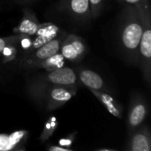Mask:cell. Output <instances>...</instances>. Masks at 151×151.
Here are the masks:
<instances>
[{
    "instance_id": "1",
    "label": "cell",
    "mask_w": 151,
    "mask_h": 151,
    "mask_svg": "<svg viewBox=\"0 0 151 151\" xmlns=\"http://www.w3.org/2000/svg\"><path fill=\"white\" fill-rule=\"evenodd\" d=\"M142 28V19L136 5H127L120 17L119 41L121 50L132 64H138V50Z\"/></svg>"
},
{
    "instance_id": "2",
    "label": "cell",
    "mask_w": 151,
    "mask_h": 151,
    "mask_svg": "<svg viewBox=\"0 0 151 151\" xmlns=\"http://www.w3.org/2000/svg\"><path fill=\"white\" fill-rule=\"evenodd\" d=\"M56 85L78 87L76 71L65 65L59 69L36 75L27 81V91L29 96L40 104L47 89Z\"/></svg>"
},
{
    "instance_id": "3",
    "label": "cell",
    "mask_w": 151,
    "mask_h": 151,
    "mask_svg": "<svg viewBox=\"0 0 151 151\" xmlns=\"http://www.w3.org/2000/svg\"><path fill=\"white\" fill-rule=\"evenodd\" d=\"M136 7L139 11L142 22V35L138 50V64L145 82L151 84V10L149 0H142Z\"/></svg>"
},
{
    "instance_id": "4",
    "label": "cell",
    "mask_w": 151,
    "mask_h": 151,
    "mask_svg": "<svg viewBox=\"0 0 151 151\" xmlns=\"http://www.w3.org/2000/svg\"><path fill=\"white\" fill-rule=\"evenodd\" d=\"M66 35L67 33L65 31L61 30L60 33L52 40L40 46L29 55L22 58L19 62V66L24 69H33L34 65L38 62L58 52L60 50L61 43Z\"/></svg>"
},
{
    "instance_id": "5",
    "label": "cell",
    "mask_w": 151,
    "mask_h": 151,
    "mask_svg": "<svg viewBox=\"0 0 151 151\" xmlns=\"http://www.w3.org/2000/svg\"><path fill=\"white\" fill-rule=\"evenodd\" d=\"M78 87L52 86L43 94L40 104L48 111H52L69 102L77 93Z\"/></svg>"
},
{
    "instance_id": "6",
    "label": "cell",
    "mask_w": 151,
    "mask_h": 151,
    "mask_svg": "<svg viewBox=\"0 0 151 151\" xmlns=\"http://www.w3.org/2000/svg\"><path fill=\"white\" fill-rule=\"evenodd\" d=\"M148 115V103L140 93L132 95L127 113V132L128 134L141 127Z\"/></svg>"
},
{
    "instance_id": "7",
    "label": "cell",
    "mask_w": 151,
    "mask_h": 151,
    "mask_svg": "<svg viewBox=\"0 0 151 151\" xmlns=\"http://www.w3.org/2000/svg\"><path fill=\"white\" fill-rule=\"evenodd\" d=\"M59 52L66 61L81 62L87 53V45L84 40L74 34H67L64 38Z\"/></svg>"
},
{
    "instance_id": "8",
    "label": "cell",
    "mask_w": 151,
    "mask_h": 151,
    "mask_svg": "<svg viewBox=\"0 0 151 151\" xmlns=\"http://www.w3.org/2000/svg\"><path fill=\"white\" fill-rule=\"evenodd\" d=\"M59 10L79 22H87L92 18L88 0H61Z\"/></svg>"
},
{
    "instance_id": "9",
    "label": "cell",
    "mask_w": 151,
    "mask_h": 151,
    "mask_svg": "<svg viewBox=\"0 0 151 151\" xmlns=\"http://www.w3.org/2000/svg\"><path fill=\"white\" fill-rule=\"evenodd\" d=\"M76 74L78 81H81V83L89 90L93 89L111 93V89L105 83L102 76L99 75L96 72L88 68L80 67L77 69Z\"/></svg>"
},
{
    "instance_id": "10",
    "label": "cell",
    "mask_w": 151,
    "mask_h": 151,
    "mask_svg": "<svg viewBox=\"0 0 151 151\" xmlns=\"http://www.w3.org/2000/svg\"><path fill=\"white\" fill-rule=\"evenodd\" d=\"M127 150L130 151H150L151 135L148 126L142 125L130 133Z\"/></svg>"
},
{
    "instance_id": "11",
    "label": "cell",
    "mask_w": 151,
    "mask_h": 151,
    "mask_svg": "<svg viewBox=\"0 0 151 151\" xmlns=\"http://www.w3.org/2000/svg\"><path fill=\"white\" fill-rule=\"evenodd\" d=\"M61 30L62 29L58 26H57L56 24H54L52 22L42 23L39 29L37 30V32L33 36L32 44H31V47H30L28 52L22 58L29 55L31 52L35 50L40 46H42V45L45 44L46 42H50V40H52L54 37H56L60 33Z\"/></svg>"
},
{
    "instance_id": "12",
    "label": "cell",
    "mask_w": 151,
    "mask_h": 151,
    "mask_svg": "<svg viewBox=\"0 0 151 151\" xmlns=\"http://www.w3.org/2000/svg\"><path fill=\"white\" fill-rule=\"evenodd\" d=\"M21 20L19 25L13 28L15 35H27L34 36L41 26V22L31 9H24Z\"/></svg>"
},
{
    "instance_id": "13",
    "label": "cell",
    "mask_w": 151,
    "mask_h": 151,
    "mask_svg": "<svg viewBox=\"0 0 151 151\" xmlns=\"http://www.w3.org/2000/svg\"><path fill=\"white\" fill-rule=\"evenodd\" d=\"M92 94L99 100V102L105 107V109L113 117L122 119H123V107L119 103V101L113 96L110 92L99 91V90H90Z\"/></svg>"
},
{
    "instance_id": "14",
    "label": "cell",
    "mask_w": 151,
    "mask_h": 151,
    "mask_svg": "<svg viewBox=\"0 0 151 151\" xmlns=\"http://www.w3.org/2000/svg\"><path fill=\"white\" fill-rule=\"evenodd\" d=\"M65 59L62 54L58 51L56 54L38 62L33 67V69H44L46 72L54 71L65 65Z\"/></svg>"
},
{
    "instance_id": "15",
    "label": "cell",
    "mask_w": 151,
    "mask_h": 151,
    "mask_svg": "<svg viewBox=\"0 0 151 151\" xmlns=\"http://www.w3.org/2000/svg\"><path fill=\"white\" fill-rule=\"evenodd\" d=\"M28 132L25 130H19L7 135V143L4 150H21L19 146L23 145L27 138Z\"/></svg>"
},
{
    "instance_id": "16",
    "label": "cell",
    "mask_w": 151,
    "mask_h": 151,
    "mask_svg": "<svg viewBox=\"0 0 151 151\" xmlns=\"http://www.w3.org/2000/svg\"><path fill=\"white\" fill-rule=\"evenodd\" d=\"M58 120L55 116L50 117L44 124L42 132L39 137V140L42 142H45L47 140H49L51 135L55 133V131L57 130V128L58 127Z\"/></svg>"
},
{
    "instance_id": "17",
    "label": "cell",
    "mask_w": 151,
    "mask_h": 151,
    "mask_svg": "<svg viewBox=\"0 0 151 151\" xmlns=\"http://www.w3.org/2000/svg\"><path fill=\"white\" fill-rule=\"evenodd\" d=\"M18 50H19L18 42L6 45L1 52L4 62L6 63V62H10V61L15 59L17 53H18Z\"/></svg>"
},
{
    "instance_id": "18",
    "label": "cell",
    "mask_w": 151,
    "mask_h": 151,
    "mask_svg": "<svg viewBox=\"0 0 151 151\" xmlns=\"http://www.w3.org/2000/svg\"><path fill=\"white\" fill-rule=\"evenodd\" d=\"M32 41H33V36L27 35H20L19 39L18 41V47L20 48L24 52L23 56H25L28 52L32 44Z\"/></svg>"
},
{
    "instance_id": "19",
    "label": "cell",
    "mask_w": 151,
    "mask_h": 151,
    "mask_svg": "<svg viewBox=\"0 0 151 151\" xmlns=\"http://www.w3.org/2000/svg\"><path fill=\"white\" fill-rule=\"evenodd\" d=\"M91 9V15L93 19H96L103 9L104 0H88Z\"/></svg>"
},
{
    "instance_id": "20",
    "label": "cell",
    "mask_w": 151,
    "mask_h": 151,
    "mask_svg": "<svg viewBox=\"0 0 151 151\" xmlns=\"http://www.w3.org/2000/svg\"><path fill=\"white\" fill-rule=\"evenodd\" d=\"M20 35H10V36H5V37H0V54L4 48L12 42H16L19 41Z\"/></svg>"
},
{
    "instance_id": "21",
    "label": "cell",
    "mask_w": 151,
    "mask_h": 151,
    "mask_svg": "<svg viewBox=\"0 0 151 151\" xmlns=\"http://www.w3.org/2000/svg\"><path fill=\"white\" fill-rule=\"evenodd\" d=\"M76 134H77V132H74V133H72V134H68L65 138H62L58 142V145H60L62 147H65V148H70L73 145V142L75 140Z\"/></svg>"
},
{
    "instance_id": "22",
    "label": "cell",
    "mask_w": 151,
    "mask_h": 151,
    "mask_svg": "<svg viewBox=\"0 0 151 151\" xmlns=\"http://www.w3.org/2000/svg\"><path fill=\"white\" fill-rule=\"evenodd\" d=\"M48 150L49 151H73V150L71 148H65V147H62L60 145H51L50 147H48Z\"/></svg>"
},
{
    "instance_id": "23",
    "label": "cell",
    "mask_w": 151,
    "mask_h": 151,
    "mask_svg": "<svg viewBox=\"0 0 151 151\" xmlns=\"http://www.w3.org/2000/svg\"><path fill=\"white\" fill-rule=\"evenodd\" d=\"M7 143V135L0 134V150H4Z\"/></svg>"
},
{
    "instance_id": "24",
    "label": "cell",
    "mask_w": 151,
    "mask_h": 151,
    "mask_svg": "<svg viewBox=\"0 0 151 151\" xmlns=\"http://www.w3.org/2000/svg\"><path fill=\"white\" fill-rule=\"evenodd\" d=\"M142 0H122L121 3L125 4L126 5H136Z\"/></svg>"
},
{
    "instance_id": "25",
    "label": "cell",
    "mask_w": 151,
    "mask_h": 151,
    "mask_svg": "<svg viewBox=\"0 0 151 151\" xmlns=\"http://www.w3.org/2000/svg\"><path fill=\"white\" fill-rule=\"evenodd\" d=\"M97 151H104V150H107V151H114L115 150H112V149H98V150H96Z\"/></svg>"
},
{
    "instance_id": "26",
    "label": "cell",
    "mask_w": 151,
    "mask_h": 151,
    "mask_svg": "<svg viewBox=\"0 0 151 151\" xmlns=\"http://www.w3.org/2000/svg\"><path fill=\"white\" fill-rule=\"evenodd\" d=\"M15 1L20 3V4H23V3H25V2H29V1H33V0H15Z\"/></svg>"
},
{
    "instance_id": "27",
    "label": "cell",
    "mask_w": 151,
    "mask_h": 151,
    "mask_svg": "<svg viewBox=\"0 0 151 151\" xmlns=\"http://www.w3.org/2000/svg\"><path fill=\"white\" fill-rule=\"evenodd\" d=\"M1 80H2V75H1V73H0V81H1Z\"/></svg>"
},
{
    "instance_id": "28",
    "label": "cell",
    "mask_w": 151,
    "mask_h": 151,
    "mask_svg": "<svg viewBox=\"0 0 151 151\" xmlns=\"http://www.w3.org/2000/svg\"><path fill=\"white\" fill-rule=\"evenodd\" d=\"M118 1H119V2H120V3L122 2V0H118Z\"/></svg>"
}]
</instances>
